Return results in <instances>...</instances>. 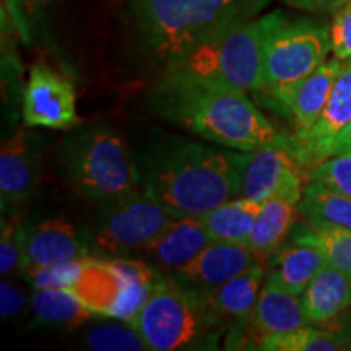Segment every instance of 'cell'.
<instances>
[{
  "label": "cell",
  "mask_w": 351,
  "mask_h": 351,
  "mask_svg": "<svg viewBox=\"0 0 351 351\" xmlns=\"http://www.w3.org/2000/svg\"><path fill=\"white\" fill-rule=\"evenodd\" d=\"M152 111L208 142L239 152L293 145L241 88L171 70L148 95Z\"/></svg>",
  "instance_id": "6da1fadb"
},
{
  "label": "cell",
  "mask_w": 351,
  "mask_h": 351,
  "mask_svg": "<svg viewBox=\"0 0 351 351\" xmlns=\"http://www.w3.org/2000/svg\"><path fill=\"white\" fill-rule=\"evenodd\" d=\"M245 152L217 150L189 140L152 145L135 158L138 187L176 218L204 217L239 197Z\"/></svg>",
  "instance_id": "7a4b0ae2"
},
{
  "label": "cell",
  "mask_w": 351,
  "mask_h": 351,
  "mask_svg": "<svg viewBox=\"0 0 351 351\" xmlns=\"http://www.w3.org/2000/svg\"><path fill=\"white\" fill-rule=\"evenodd\" d=\"M269 2L130 0V7L145 47L165 73L204 43L254 20Z\"/></svg>",
  "instance_id": "3957f363"
},
{
  "label": "cell",
  "mask_w": 351,
  "mask_h": 351,
  "mask_svg": "<svg viewBox=\"0 0 351 351\" xmlns=\"http://www.w3.org/2000/svg\"><path fill=\"white\" fill-rule=\"evenodd\" d=\"M59 178L85 200L116 199L138 189L135 160L109 125L80 124L62 138L54 156Z\"/></svg>",
  "instance_id": "277c9868"
},
{
  "label": "cell",
  "mask_w": 351,
  "mask_h": 351,
  "mask_svg": "<svg viewBox=\"0 0 351 351\" xmlns=\"http://www.w3.org/2000/svg\"><path fill=\"white\" fill-rule=\"evenodd\" d=\"M130 326L150 351L212 350L217 348L226 320L208 306L204 295L160 275Z\"/></svg>",
  "instance_id": "5b68a950"
},
{
  "label": "cell",
  "mask_w": 351,
  "mask_h": 351,
  "mask_svg": "<svg viewBox=\"0 0 351 351\" xmlns=\"http://www.w3.org/2000/svg\"><path fill=\"white\" fill-rule=\"evenodd\" d=\"M283 15V12L276 10L236 26L202 44L171 70L241 88L245 93L261 95L265 90V44Z\"/></svg>",
  "instance_id": "8992f818"
},
{
  "label": "cell",
  "mask_w": 351,
  "mask_h": 351,
  "mask_svg": "<svg viewBox=\"0 0 351 351\" xmlns=\"http://www.w3.org/2000/svg\"><path fill=\"white\" fill-rule=\"evenodd\" d=\"M98 204L86 244L90 252L99 258H117L137 252L176 218L140 187Z\"/></svg>",
  "instance_id": "52a82bcc"
},
{
  "label": "cell",
  "mask_w": 351,
  "mask_h": 351,
  "mask_svg": "<svg viewBox=\"0 0 351 351\" xmlns=\"http://www.w3.org/2000/svg\"><path fill=\"white\" fill-rule=\"evenodd\" d=\"M330 51V25L314 19H289L285 13L267 39L263 52L265 90L261 95L295 85L326 62Z\"/></svg>",
  "instance_id": "ba28073f"
},
{
  "label": "cell",
  "mask_w": 351,
  "mask_h": 351,
  "mask_svg": "<svg viewBox=\"0 0 351 351\" xmlns=\"http://www.w3.org/2000/svg\"><path fill=\"white\" fill-rule=\"evenodd\" d=\"M23 121L29 127L56 130H70L83 124L72 82L47 64H34L23 91Z\"/></svg>",
  "instance_id": "9c48e42d"
},
{
  "label": "cell",
  "mask_w": 351,
  "mask_h": 351,
  "mask_svg": "<svg viewBox=\"0 0 351 351\" xmlns=\"http://www.w3.org/2000/svg\"><path fill=\"white\" fill-rule=\"evenodd\" d=\"M351 121V57L341 62L330 96L317 122L306 134L293 135L295 158L302 169L309 171L327 160L333 138Z\"/></svg>",
  "instance_id": "30bf717a"
},
{
  "label": "cell",
  "mask_w": 351,
  "mask_h": 351,
  "mask_svg": "<svg viewBox=\"0 0 351 351\" xmlns=\"http://www.w3.org/2000/svg\"><path fill=\"white\" fill-rule=\"evenodd\" d=\"M258 262H267V257L252 251L249 245L213 239L169 278L189 291L205 295Z\"/></svg>",
  "instance_id": "8fae6325"
},
{
  "label": "cell",
  "mask_w": 351,
  "mask_h": 351,
  "mask_svg": "<svg viewBox=\"0 0 351 351\" xmlns=\"http://www.w3.org/2000/svg\"><path fill=\"white\" fill-rule=\"evenodd\" d=\"M343 60L327 59L314 72L296 82L295 85L285 88L269 96V103L280 112L285 114L295 125V137L306 134L313 127L326 109L330 90L339 75Z\"/></svg>",
  "instance_id": "7c38bea8"
},
{
  "label": "cell",
  "mask_w": 351,
  "mask_h": 351,
  "mask_svg": "<svg viewBox=\"0 0 351 351\" xmlns=\"http://www.w3.org/2000/svg\"><path fill=\"white\" fill-rule=\"evenodd\" d=\"M301 171V168L289 171L282 186L262 204L256 226L245 245L263 257L269 258L287 241L289 232L295 228L304 191Z\"/></svg>",
  "instance_id": "4fadbf2b"
},
{
  "label": "cell",
  "mask_w": 351,
  "mask_h": 351,
  "mask_svg": "<svg viewBox=\"0 0 351 351\" xmlns=\"http://www.w3.org/2000/svg\"><path fill=\"white\" fill-rule=\"evenodd\" d=\"M212 241L200 217H181L174 218L156 238L137 252L158 274L171 276L186 267Z\"/></svg>",
  "instance_id": "5bb4252c"
},
{
  "label": "cell",
  "mask_w": 351,
  "mask_h": 351,
  "mask_svg": "<svg viewBox=\"0 0 351 351\" xmlns=\"http://www.w3.org/2000/svg\"><path fill=\"white\" fill-rule=\"evenodd\" d=\"M90 247L78 234L77 228L65 218L43 219L23 228L21 274L54 265V263L88 257Z\"/></svg>",
  "instance_id": "9a60e30c"
},
{
  "label": "cell",
  "mask_w": 351,
  "mask_h": 351,
  "mask_svg": "<svg viewBox=\"0 0 351 351\" xmlns=\"http://www.w3.org/2000/svg\"><path fill=\"white\" fill-rule=\"evenodd\" d=\"M39 181V156L28 134L19 129L0 147V200L2 213L19 212L32 199Z\"/></svg>",
  "instance_id": "2e32d148"
},
{
  "label": "cell",
  "mask_w": 351,
  "mask_h": 351,
  "mask_svg": "<svg viewBox=\"0 0 351 351\" xmlns=\"http://www.w3.org/2000/svg\"><path fill=\"white\" fill-rule=\"evenodd\" d=\"M293 150L295 143L265 145L252 152H245L239 195L258 204L270 199L276 189L282 186L289 171L301 168Z\"/></svg>",
  "instance_id": "e0dca14e"
},
{
  "label": "cell",
  "mask_w": 351,
  "mask_h": 351,
  "mask_svg": "<svg viewBox=\"0 0 351 351\" xmlns=\"http://www.w3.org/2000/svg\"><path fill=\"white\" fill-rule=\"evenodd\" d=\"M247 324L254 330V337H257L256 343H258L265 337L295 332L309 322L301 296L293 295L267 278Z\"/></svg>",
  "instance_id": "ac0fdd59"
},
{
  "label": "cell",
  "mask_w": 351,
  "mask_h": 351,
  "mask_svg": "<svg viewBox=\"0 0 351 351\" xmlns=\"http://www.w3.org/2000/svg\"><path fill=\"white\" fill-rule=\"evenodd\" d=\"M307 322L327 326L351 309V275L326 263L301 295Z\"/></svg>",
  "instance_id": "d6986e66"
},
{
  "label": "cell",
  "mask_w": 351,
  "mask_h": 351,
  "mask_svg": "<svg viewBox=\"0 0 351 351\" xmlns=\"http://www.w3.org/2000/svg\"><path fill=\"white\" fill-rule=\"evenodd\" d=\"M267 270H269L267 262L251 265L249 269L228 280L226 283L205 293V300L215 313L221 315L225 320L247 324L254 307H256L258 295H261Z\"/></svg>",
  "instance_id": "ffe728a7"
},
{
  "label": "cell",
  "mask_w": 351,
  "mask_h": 351,
  "mask_svg": "<svg viewBox=\"0 0 351 351\" xmlns=\"http://www.w3.org/2000/svg\"><path fill=\"white\" fill-rule=\"evenodd\" d=\"M288 241L289 243H283L270 256L267 278L293 295L301 296L327 261L324 254L313 245Z\"/></svg>",
  "instance_id": "44dd1931"
},
{
  "label": "cell",
  "mask_w": 351,
  "mask_h": 351,
  "mask_svg": "<svg viewBox=\"0 0 351 351\" xmlns=\"http://www.w3.org/2000/svg\"><path fill=\"white\" fill-rule=\"evenodd\" d=\"M108 261L121 278V296L111 317L130 324L150 296L160 274L142 258L117 257Z\"/></svg>",
  "instance_id": "7402d4cb"
},
{
  "label": "cell",
  "mask_w": 351,
  "mask_h": 351,
  "mask_svg": "<svg viewBox=\"0 0 351 351\" xmlns=\"http://www.w3.org/2000/svg\"><path fill=\"white\" fill-rule=\"evenodd\" d=\"M262 204L245 197H232L202 218L212 239L245 244L256 226Z\"/></svg>",
  "instance_id": "603a6c76"
},
{
  "label": "cell",
  "mask_w": 351,
  "mask_h": 351,
  "mask_svg": "<svg viewBox=\"0 0 351 351\" xmlns=\"http://www.w3.org/2000/svg\"><path fill=\"white\" fill-rule=\"evenodd\" d=\"M300 217L309 225L351 231V197L322 182L307 179L300 204Z\"/></svg>",
  "instance_id": "cb8c5ba5"
},
{
  "label": "cell",
  "mask_w": 351,
  "mask_h": 351,
  "mask_svg": "<svg viewBox=\"0 0 351 351\" xmlns=\"http://www.w3.org/2000/svg\"><path fill=\"white\" fill-rule=\"evenodd\" d=\"M256 348L267 351H341L351 350V337L337 320L326 327L307 324L295 332L265 337Z\"/></svg>",
  "instance_id": "d4e9b609"
},
{
  "label": "cell",
  "mask_w": 351,
  "mask_h": 351,
  "mask_svg": "<svg viewBox=\"0 0 351 351\" xmlns=\"http://www.w3.org/2000/svg\"><path fill=\"white\" fill-rule=\"evenodd\" d=\"M29 302L36 322L46 326L77 328L85 326L93 317V311L88 309L73 293L64 288L34 289Z\"/></svg>",
  "instance_id": "484cf974"
},
{
  "label": "cell",
  "mask_w": 351,
  "mask_h": 351,
  "mask_svg": "<svg viewBox=\"0 0 351 351\" xmlns=\"http://www.w3.org/2000/svg\"><path fill=\"white\" fill-rule=\"evenodd\" d=\"M295 243L309 244L324 254L327 263L351 275V231L340 228L315 226L302 221L288 236Z\"/></svg>",
  "instance_id": "4316f807"
},
{
  "label": "cell",
  "mask_w": 351,
  "mask_h": 351,
  "mask_svg": "<svg viewBox=\"0 0 351 351\" xmlns=\"http://www.w3.org/2000/svg\"><path fill=\"white\" fill-rule=\"evenodd\" d=\"M82 348L93 351H148L143 337L124 320L101 322L82 335Z\"/></svg>",
  "instance_id": "83f0119b"
},
{
  "label": "cell",
  "mask_w": 351,
  "mask_h": 351,
  "mask_svg": "<svg viewBox=\"0 0 351 351\" xmlns=\"http://www.w3.org/2000/svg\"><path fill=\"white\" fill-rule=\"evenodd\" d=\"M23 228L19 212L2 213V231H0V274L2 276H8L15 270H20Z\"/></svg>",
  "instance_id": "f1b7e54d"
},
{
  "label": "cell",
  "mask_w": 351,
  "mask_h": 351,
  "mask_svg": "<svg viewBox=\"0 0 351 351\" xmlns=\"http://www.w3.org/2000/svg\"><path fill=\"white\" fill-rule=\"evenodd\" d=\"M86 267V257L73 258V261L54 263L25 274L33 289L39 288H64L70 289L82 278Z\"/></svg>",
  "instance_id": "f546056e"
},
{
  "label": "cell",
  "mask_w": 351,
  "mask_h": 351,
  "mask_svg": "<svg viewBox=\"0 0 351 351\" xmlns=\"http://www.w3.org/2000/svg\"><path fill=\"white\" fill-rule=\"evenodd\" d=\"M307 179L322 182L324 186L351 197V153L327 158L307 171Z\"/></svg>",
  "instance_id": "4dcf8cb0"
},
{
  "label": "cell",
  "mask_w": 351,
  "mask_h": 351,
  "mask_svg": "<svg viewBox=\"0 0 351 351\" xmlns=\"http://www.w3.org/2000/svg\"><path fill=\"white\" fill-rule=\"evenodd\" d=\"M330 39L333 57L346 60L351 57V0L333 13L330 25Z\"/></svg>",
  "instance_id": "1f68e13d"
},
{
  "label": "cell",
  "mask_w": 351,
  "mask_h": 351,
  "mask_svg": "<svg viewBox=\"0 0 351 351\" xmlns=\"http://www.w3.org/2000/svg\"><path fill=\"white\" fill-rule=\"evenodd\" d=\"M26 306V295L23 289L12 283L10 280H5L2 276L0 282V315L2 319H12L20 313H23Z\"/></svg>",
  "instance_id": "d6a6232c"
},
{
  "label": "cell",
  "mask_w": 351,
  "mask_h": 351,
  "mask_svg": "<svg viewBox=\"0 0 351 351\" xmlns=\"http://www.w3.org/2000/svg\"><path fill=\"white\" fill-rule=\"evenodd\" d=\"M283 2L298 10L322 15V13H335L341 5H345L346 0H283Z\"/></svg>",
  "instance_id": "836d02e7"
},
{
  "label": "cell",
  "mask_w": 351,
  "mask_h": 351,
  "mask_svg": "<svg viewBox=\"0 0 351 351\" xmlns=\"http://www.w3.org/2000/svg\"><path fill=\"white\" fill-rule=\"evenodd\" d=\"M346 153H351V121L341 129L340 134L333 138L330 148H328L327 158L346 155Z\"/></svg>",
  "instance_id": "e575fe53"
},
{
  "label": "cell",
  "mask_w": 351,
  "mask_h": 351,
  "mask_svg": "<svg viewBox=\"0 0 351 351\" xmlns=\"http://www.w3.org/2000/svg\"><path fill=\"white\" fill-rule=\"evenodd\" d=\"M51 0H19V7L23 15H33L46 7Z\"/></svg>",
  "instance_id": "d590c367"
},
{
  "label": "cell",
  "mask_w": 351,
  "mask_h": 351,
  "mask_svg": "<svg viewBox=\"0 0 351 351\" xmlns=\"http://www.w3.org/2000/svg\"><path fill=\"white\" fill-rule=\"evenodd\" d=\"M337 322H340L341 326H343L345 330L348 332V335L351 337V309L346 311V313L341 315L340 319H337Z\"/></svg>",
  "instance_id": "8d00e7d4"
}]
</instances>
